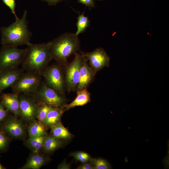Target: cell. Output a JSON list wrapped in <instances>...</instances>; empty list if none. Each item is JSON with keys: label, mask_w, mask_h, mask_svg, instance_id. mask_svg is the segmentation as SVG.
I'll use <instances>...</instances> for the list:
<instances>
[{"label": "cell", "mask_w": 169, "mask_h": 169, "mask_svg": "<svg viewBox=\"0 0 169 169\" xmlns=\"http://www.w3.org/2000/svg\"><path fill=\"white\" fill-rule=\"evenodd\" d=\"M27 11H24L22 18L7 27L1 28V43L3 46L17 47L30 43L32 33L28 29Z\"/></svg>", "instance_id": "cell-1"}, {"label": "cell", "mask_w": 169, "mask_h": 169, "mask_svg": "<svg viewBox=\"0 0 169 169\" xmlns=\"http://www.w3.org/2000/svg\"><path fill=\"white\" fill-rule=\"evenodd\" d=\"M27 46V51L22 64L26 71H33L41 75L53 59L50 50V41L42 44H32Z\"/></svg>", "instance_id": "cell-2"}, {"label": "cell", "mask_w": 169, "mask_h": 169, "mask_svg": "<svg viewBox=\"0 0 169 169\" xmlns=\"http://www.w3.org/2000/svg\"><path fill=\"white\" fill-rule=\"evenodd\" d=\"M53 59L59 65L66 64L68 58L79 50L80 42L75 33H66L50 41Z\"/></svg>", "instance_id": "cell-3"}, {"label": "cell", "mask_w": 169, "mask_h": 169, "mask_svg": "<svg viewBox=\"0 0 169 169\" xmlns=\"http://www.w3.org/2000/svg\"><path fill=\"white\" fill-rule=\"evenodd\" d=\"M42 77L37 73L26 71L11 87L14 93L32 96L40 85L42 82Z\"/></svg>", "instance_id": "cell-4"}, {"label": "cell", "mask_w": 169, "mask_h": 169, "mask_svg": "<svg viewBox=\"0 0 169 169\" xmlns=\"http://www.w3.org/2000/svg\"><path fill=\"white\" fill-rule=\"evenodd\" d=\"M27 49L3 46L0 50V72L18 68L23 62Z\"/></svg>", "instance_id": "cell-5"}, {"label": "cell", "mask_w": 169, "mask_h": 169, "mask_svg": "<svg viewBox=\"0 0 169 169\" xmlns=\"http://www.w3.org/2000/svg\"><path fill=\"white\" fill-rule=\"evenodd\" d=\"M32 96L37 102L45 103L51 107H62L65 105L64 95L48 86L44 81Z\"/></svg>", "instance_id": "cell-6"}, {"label": "cell", "mask_w": 169, "mask_h": 169, "mask_svg": "<svg viewBox=\"0 0 169 169\" xmlns=\"http://www.w3.org/2000/svg\"><path fill=\"white\" fill-rule=\"evenodd\" d=\"M60 66L59 64L48 66L41 75L44 78V81L48 86L64 95L65 84Z\"/></svg>", "instance_id": "cell-7"}, {"label": "cell", "mask_w": 169, "mask_h": 169, "mask_svg": "<svg viewBox=\"0 0 169 169\" xmlns=\"http://www.w3.org/2000/svg\"><path fill=\"white\" fill-rule=\"evenodd\" d=\"M82 61L81 55L77 53L73 61L66 68L64 79L69 91L77 90L79 81L80 69Z\"/></svg>", "instance_id": "cell-8"}, {"label": "cell", "mask_w": 169, "mask_h": 169, "mask_svg": "<svg viewBox=\"0 0 169 169\" xmlns=\"http://www.w3.org/2000/svg\"><path fill=\"white\" fill-rule=\"evenodd\" d=\"M81 54L87 59L90 67L96 73L110 65V57L101 48H97L90 52H81Z\"/></svg>", "instance_id": "cell-9"}, {"label": "cell", "mask_w": 169, "mask_h": 169, "mask_svg": "<svg viewBox=\"0 0 169 169\" xmlns=\"http://www.w3.org/2000/svg\"><path fill=\"white\" fill-rule=\"evenodd\" d=\"M20 104V117L23 120L31 122L36 119L38 103L31 96L18 94Z\"/></svg>", "instance_id": "cell-10"}, {"label": "cell", "mask_w": 169, "mask_h": 169, "mask_svg": "<svg viewBox=\"0 0 169 169\" xmlns=\"http://www.w3.org/2000/svg\"><path fill=\"white\" fill-rule=\"evenodd\" d=\"M1 126V129L6 133L16 138L23 136L25 133L23 125L17 118L10 117L6 119Z\"/></svg>", "instance_id": "cell-11"}, {"label": "cell", "mask_w": 169, "mask_h": 169, "mask_svg": "<svg viewBox=\"0 0 169 169\" xmlns=\"http://www.w3.org/2000/svg\"><path fill=\"white\" fill-rule=\"evenodd\" d=\"M24 71L17 68L0 72V93L14 84Z\"/></svg>", "instance_id": "cell-12"}, {"label": "cell", "mask_w": 169, "mask_h": 169, "mask_svg": "<svg viewBox=\"0 0 169 169\" xmlns=\"http://www.w3.org/2000/svg\"><path fill=\"white\" fill-rule=\"evenodd\" d=\"M96 74L88 65L87 59L82 56V61L80 69L79 81L77 90L87 88L92 82Z\"/></svg>", "instance_id": "cell-13"}, {"label": "cell", "mask_w": 169, "mask_h": 169, "mask_svg": "<svg viewBox=\"0 0 169 169\" xmlns=\"http://www.w3.org/2000/svg\"><path fill=\"white\" fill-rule=\"evenodd\" d=\"M1 102L8 111L17 117H20V104L18 94L13 92L11 93H3L1 95Z\"/></svg>", "instance_id": "cell-14"}, {"label": "cell", "mask_w": 169, "mask_h": 169, "mask_svg": "<svg viewBox=\"0 0 169 169\" xmlns=\"http://www.w3.org/2000/svg\"><path fill=\"white\" fill-rule=\"evenodd\" d=\"M49 157L40 154L33 152L29 156L22 169H39L49 160Z\"/></svg>", "instance_id": "cell-15"}, {"label": "cell", "mask_w": 169, "mask_h": 169, "mask_svg": "<svg viewBox=\"0 0 169 169\" xmlns=\"http://www.w3.org/2000/svg\"><path fill=\"white\" fill-rule=\"evenodd\" d=\"M77 95L76 98L71 103L64 105L63 107L65 110H68L76 106L84 105L90 101V94L87 88L78 90Z\"/></svg>", "instance_id": "cell-16"}, {"label": "cell", "mask_w": 169, "mask_h": 169, "mask_svg": "<svg viewBox=\"0 0 169 169\" xmlns=\"http://www.w3.org/2000/svg\"><path fill=\"white\" fill-rule=\"evenodd\" d=\"M63 107H50L44 124L47 127L51 128L60 122L61 118L64 111Z\"/></svg>", "instance_id": "cell-17"}, {"label": "cell", "mask_w": 169, "mask_h": 169, "mask_svg": "<svg viewBox=\"0 0 169 169\" xmlns=\"http://www.w3.org/2000/svg\"><path fill=\"white\" fill-rule=\"evenodd\" d=\"M47 135V134L40 136L29 137L25 141V145L31 150L33 152H39L42 148Z\"/></svg>", "instance_id": "cell-18"}, {"label": "cell", "mask_w": 169, "mask_h": 169, "mask_svg": "<svg viewBox=\"0 0 169 169\" xmlns=\"http://www.w3.org/2000/svg\"><path fill=\"white\" fill-rule=\"evenodd\" d=\"M63 144L62 139L57 138L51 135H48L42 148L45 152L49 153L61 147Z\"/></svg>", "instance_id": "cell-19"}, {"label": "cell", "mask_w": 169, "mask_h": 169, "mask_svg": "<svg viewBox=\"0 0 169 169\" xmlns=\"http://www.w3.org/2000/svg\"><path fill=\"white\" fill-rule=\"evenodd\" d=\"M31 122L27 129L29 137L40 136L47 134V127L43 123L36 120Z\"/></svg>", "instance_id": "cell-20"}, {"label": "cell", "mask_w": 169, "mask_h": 169, "mask_svg": "<svg viewBox=\"0 0 169 169\" xmlns=\"http://www.w3.org/2000/svg\"><path fill=\"white\" fill-rule=\"evenodd\" d=\"M51 135L60 139H68L71 137L72 134L64 127L61 122L51 128Z\"/></svg>", "instance_id": "cell-21"}, {"label": "cell", "mask_w": 169, "mask_h": 169, "mask_svg": "<svg viewBox=\"0 0 169 169\" xmlns=\"http://www.w3.org/2000/svg\"><path fill=\"white\" fill-rule=\"evenodd\" d=\"M90 22L88 17L85 16L84 13L79 14L77 17V30L75 34L78 36L79 34L84 32L90 26Z\"/></svg>", "instance_id": "cell-22"}, {"label": "cell", "mask_w": 169, "mask_h": 169, "mask_svg": "<svg viewBox=\"0 0 169 169\" xmlns=\"http://www.w3.org/2000/svg\"><path fill=\"white\" fill-rule=\"evenodd\" d=\"M37 102L38 108L36 118L38 121L44 123L51 106L44 103Z\"/></svg>", "instance_id": "cell-23"}, {"label": "cell", "mask_w": 169, "mask_h": 169, "mask_svg": "<svg viewBox=\"0 0 169 169\" xmlns=\"http://www.w3.org/2000/svg\"><path fill=\"white\" fill-rule=\"evenodd\" d=\"M91 163L94 169H109L111 168V165L105 160L99 158L91 159Z\"/></svg>", "instance_id": "cell-24"}, {"label": "cell", "mask_w": 169, "mask_h": 169, "mask_svg": "<svg viewBox=\"0 0 169 169\" xmlns=\"http://www.w3.org/2000/svg\"><path fill=\"white\" fill-rule=\"evenodd\" d=\"M70 156L74 157L77 161L83 163L90 161L91 159L89 155L83 151L72 152L70 154Z\"/></svg>", "instance_id": "cell-25"}, {"label": "cell", "mask_w": 169, "mask_h": 169, "mask_svg": "<svg viewBox=\"0 0 169 169\" xmlns=\"http://www.w3.org/2000/svg\"><path fill=\"white\" fill-rule=\"evenodd\" d=\"M8 137L6 133L0 128V151L4 150L7 147L9 142Z\"/></svg>", "instance_id": "cell-26"}, {"label": "cell", "mask_w": 169, "mask_h": 169, "mask_svg": "<svg viewBox=\"0 0 169 169\" xmlns=\"http://www.w3.org/2000/svg\"><path fill=\"white\" fill-rule=\"evenodd\" d=\"M3 3L11 10V12L15 18L16 21L19 19L17 17L15 11L16 6L15 0H2Z\"/></svg>", "instance_id": "cell-27"}, {"label": "cell", "mask_w": 169, "mask_h": 169, "mask_svg": "<svg viewBox=\"0 0 169 169\" xmlns=\"http://www.w3.org/2000/svg\"><path fill=\"white\" fill-rule=\"evenodd\" d=\"M8 111L0 101V124L7 118Z\"/></svg>", "instance_id": "cell-28"}, {"label": "cell", "mask_w": 169, "mask_h": 169, "mask_svg": "<svg viewBox=\"0 0 169 169\" xmlns=\"http://www.w3.org/2000/svg\"><path fill=\"white\" fill-rule=\"evenodd\" d=\"M78 2L90 8L95 7V3L94 0H78Z\"/></svg>", "instance_id": "cell-29"}, {"label": "cell", "mask_w": 169, "mask_h": 169, "mask_svg": "<svg viewBox=\"0 0 169 169\" xmlns=\"http://www.w3.org/2000/svg\"><path fill=\"white\" fill-rule=\"evenodd\" d=\"M77 169H94V167L91 163H88L86 162L83 163L79 166L77 168Z\"/></svg>", "instance_id": "cell-30"}, {"label": "cell", "mask_w": 169, "mask_h": 169, "mask_svg": "<svg viewBox=\"0 0 169 169\" xmlns=\"http://www.w3.org/2000/svg\"><path fill=\"white\" fill-rule=\"evenodd\" d=\"M70 168L69 164L64 161L59 164L57 167L59 169H69Z\"/></svg>", "instance_id": "cell-31"}, {"label": "cell", "mask_w": 169, "mask_h": 169, "mask_svg": "<svg viewBox=\"0 0 169 169\" xmlns=\"http://www.w3.org/2000/svg\"><path fill=\"white\" fill-rule=\"evenodd\" d=\"M43 1L47 3L49 5H55L58 3L63 0H42Z\"/></svg>", "instance_id": "cell-32"}, {"label": "cell", "mask_w": 169, "mask_h": 169, "mask_svg": "<svg viewBox=\"0 0 169 169\" xmlns=\"http://www.w3.org/2000/svg\"><path fill=\"white\" fill-rule=\"evenodd\" d=\"M6 168L3 167L0 164V169H4Z\"/></svg>", "instance_id": "cell-33"}, {"label": "cell", "mask_w": 169, "mask_h": 169, "mask_svg": "<svg viewBox=\"0 0 169 169\" xmlns=\"http://www.w3.org/2000/svg\"><path fill=\"white\" fill-rule=\"evenodd\" d=\"M1 94V93H0V99Z\"/></svg>", "instance_id": "cell-34"}, {"label": "cell", "mask_w": 169, "mask_h": 169, "mask_svg": "<svg viewBox=\"0 0 169 169\" xmlns=\"http://www.w3.org/2000/svg\"><path fill=\"white\" fill-rule=\"evenodd\" d=\"M99 1H102V0H98Z\"/></svg>", "instance_id": "cell-35"}]
</instances>
